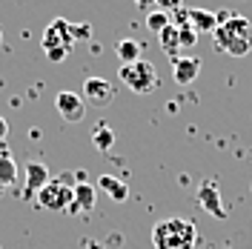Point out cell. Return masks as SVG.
Wrapping results in <instances>:
<instances>
[{"mask_svg":"<svg viewBox=\"0 0 252 249\" xmlns=\"http://www.w3.org/2000/svg\"><path fill=\"white\" fill-rule=\"evenodd\" d=\"M198 229L189 218H166L152 226V247L155 249H195Z\"/></svg>","mask_w":252,"mask_h":249,"instance_id":"cell-1","label":"cell"},{"mask_svg":"<svg viewBox=\"0 0 252 249\" xmlns=\"http://www.w3.org/2000/svg\"><path fill=\"white\" fill-rule=\"evenodd\" d=\"M118 78L126 83V89H132L135 94H149L158 89V69L155 63L149 61H135V63H124Z\"/></svg>","mask_w":252,"mask_h":249,"instance_id":"cell-2","label":"cell"},{"mask_svg":"<svg viewBox=\"0 0 252 249\" xmlns=\"http://www.w3.org/2000/svg\"><path fill=\"white\" fill-rule=\"evenodd\" d=\"M75 201V184L69 175H61V178H52L46 187L37 192V206H43L49 212H63L69 209Z\"/></svg>","mask_w":252,"mask_h":249,"instance_id":"cell-3","label":"cell"},{"mask_svg":"<svg viewBox=\"0 0 252 249\" xmlns=\"http://www.w3.org/2000/svg\"><path fill=\"white\" fill-rule=\"evenodd\" d=\"M75 43V23H69V20H52L43 31V40H40V46L43 52H55V49H72Z\"/></svg>","mask_w":252,"mask_h":249,"instance_id":"cell-4","label":"cell"},{"mask_svg":"<svg viewBox=\"0 0 252 249\" xmlns=\"http://www.w3.org/2000/svg\"><path fill=\"white\" fill-rule=\"evenodd\" d=\"M55 106H58V112H61V118L66 124H80L86 118V100H83V94H75V92H69V89L55 94Z\"/></svg>","mask_w":252,"mask_h":249,"instance_id":"cell-5","label":"cell"},{"mask_svg":"<svg viewBox=\"0 0 252 249\" xmlns=\"http://www.w3.org/2000/svg\"><path fill=\"white\" fill-rule=\"evenodd\" d=\"M83 100H86V106L92 103V106H97V109L109 106L112 100H115V86H112V80L86 78L83 80Z\"/></svg>","mask_w":252,"mask_h":249,"instance_id":"cell-6","label":"cell"},{"mask_svg":"<svg viewBox=\"0 0 252 249\" xmlns=\"http://www.w3.org/2000/svg\"><path fill=\"white\" fill-rule=\"evenodd\" d=\"M198 206L218 220L226 218V209H223V203H220V189H218L215 181H204V184L198 187Z\"/></svg>","mask_w":252,"mask_h":249,"instance_id":"cell-7","label":"cell"},{"mask_svg":"<svg viewBox=\"0 0 252 249\" xmlns=\"http://www.w3.org/2000/svg\"><path fill=\"white\" fill-rule=\"evenodd\" d=\"M212 40H215L218 52H226L232 58H244L252 49V37H238V34H229V31H223V29L212 31Z\"/></svg>","mask_w":252,"mask_h":249,"instance_id":"cell-8","label":"cell"},{"mask_svg":"<svg viewBox=\"0 0 252 249\" xmlns=\"http://www.w3.org/2000/svg\"><path fill=\"white\" fill-rule=\"evenodd\" d=\"M26 195L23 198H37V192L46 187L49 181H52V175H49L46 163H40V160H32V163H26Z\"/></svg>","mask_w":252,"mask_h":249,"instance_id":"cell-9","label":"cell"},{"mask_svg":"<svg viewBox=\"0 0 252 249\" xmlns=\"http://www.w3.org/2000/svg\"><path fill=\"white\" fill-rule=\"evenodd\" d=\"M201 72V61L198 58H172V80L178 86H189Z\"/></svg>","mask_w":252,"mask_h":249,"instance_id":"cell-10","label":"cell"},{"mask_svg":"<svg viewBox=\"0 0 252 249\" xmlns=\"http://www.w3.org/2000/svg\"><path fill=\"white\" fill-rule=\"evenodd\" d=\"M94 203H97V187L86 184V181L75 184V201L69 206V212H92Z\"/></svg>","mask_w":252,"mask_h":249,"instance_id":"cell-11","label":"cell"},{"mask_svg":"<svg viewBox=\"0 0 252 249\" xmlns=\"http://www.w3.org/2000/svg\"><path fill=\"white\" fill-rule=\"evenodd\" d=\"M97 189L106 192L115 203H124L126 198H129V187H126L124 181H118L115 175H100V178H97Z\"/></svg>","mask_w":252,"mask_h":249,"instance_id":"cell-12","label":"cell"},{"mask_svg":"<svg viewBox=\"0 0 252 249\" xmlns=\"http://www.w3.org/2000/svg\"><path fill=\"white\" fill-rule=\"evenodd\" d=\"M189 26L198 31V34L215 31L218 29V15L215 12H206V9H189Z\"/></svg>","mask_w":252,"mask_h":249,"instance_id":"cell-13","label":"cell"},{"mask_svg":"<svg viewBox=\"0 0 252 249\" xmlns=\"http://www.w3.org/2000/svg\"><path fill=\"white\" fill-rule=\"evenodd\" d=\"M17 175H20V169H17L15 157L6 155V152H0V192H6V189L15 187Z\"/></svg>","mask_w":252,"mask_h":249,"instance_id":"cell-14","label":"cell"},{"mask_svg":"<svg viewBox=\"0 0 252 249\" xmlns=\"http://www.w3.org/2000/svg\"><path fill=\"white\" fill-rule=\"evenodd\" d=\"M158 43H160V49H163L169 58H178V55L184 52V49H181V37H178V26H175V23H169L166 29L158 34Z\"/></svg>","mask_w":252,"mask_h":249,"instance_id":"cell-15","label":"cell"},{"mask_svg":"<svg viewBox=\"0 0 252 249\" xmlns=\"http://www.w3.org/2000/svg\"><path fill=\"white\" fill-rule=\"evenodd\" d=\"M92 143H94L97 152H109L112 146H115V132L106 124H97L92 129Z\"/></svg>","mask_w":252,"mask_h":249,"instance_id":"cell-16","label":"cell"},{"mask_svg":"<svg viewBox=\"0 0 252 249\" xmlns=\"http://www.w3.org/2000/svg\"><path fill=\"white\" fill-rule=\"evenodd\" d=\"M115 52H118V58H121L124 63L141 61V43H138V40H129V37H124V40L115 46Z\"/></svg>","mask_w":252,"mask_h":249,"instance_id":"cell-17","label":"cell"},{"mask_svg":"<svg viewBox=\"0 0 252 249\" xmlns=\"http://www.w3.org/2000/svg\"><path fill=\"white\" fill-rule=\"evenodd\" d=\"M169 23H172V15H169V12H160V9H152V12L146 15V29L152 31L155 37H158V34H160L163 29H166Z\"/></svg>","mask_w":252,"mask_h":249,"instance_id":"cell-18","label":"cell"},{"mask_svg":"<svg viewBox=\"0 0 252 249\" xmlns=\"http://www.w3.org/2000/svg\"><path fill=\"white\" fill-rule=\"evenodd\" d=\"M178 37H181V49H192L198 43V31L192 26H178Z\"/></svg>","mask_w":252,"mask_h":249,"instance_id":"cell-19","label":"cell"},{"mask_svg":"<svg viewBox=\"0 0 252 249\" xmlns=\"http://www.w3.org/2000/svg\"><path fill=\"white\" fill-rule=\"evenodd\" d=\"M181 6H184V0H155V9L169 12V15H172L175 9H181Z\"/></svg>","mask_w":252,"mask_h":249,"instance_id":"cell-20","label":"cell"},{"mask_svg":"<svg viewBox=\"0 0 252 249\" xmlns=\"http://www.w3.org/2000/svg\"><path fill=\"white\" fill-rule=\"evenodd\" d=\"M172 17H175V20H172L175 26H189V9H184V6H181V9H175Z\"/></svg>","mask_w":252,"mask_h":249,"instance_id":"cell-21","label":"cell"},{"mask_svg":"<svg viewBox=\"0 0 252 249\" xmlns=\"http://www.w3.org/2000/svg\"><path fill=\"white\" fill-rule=\"evenodd\" d=\"M138 9H155V0H135Z\"/></svg>","mask_w":252,"mask_h":249,"instance_id":"cell-22","label":"cell"},{"mask_svg":"<svg viewBox=\"0 0 252 249\" xmlns=\"http://www.w3.org/2000/svg\"><path fill=\"white\" fill-rule=\"evenodd\" d=\"M9 135V124H6V118H0V140Z\"/></svg>","mask_w":252,"mask_h":249,"instance_id":"cell-23","label":"cell"},{"mask_svg":"<svg viewBox=\"0 0 252 249\" xmlns=\"http://www.w3.org/2000/svg\"><path fill=\"white\" fill-rule=\"evenodd\" d=\"M0 43H3V31H0Z\"/></svg>","mask_w":252,"mask_h":249,"instance_id":"cell-24","label":"cell"}]
</instances>
